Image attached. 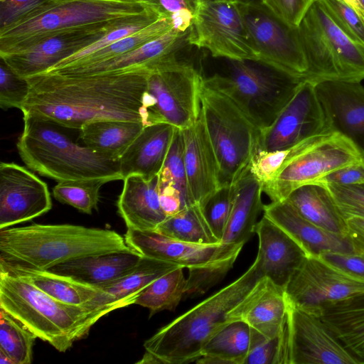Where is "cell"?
Here are the masks:
<instances>
[{"label":"cell","instance_id":"obj_17","mask_svg":"<svg viewBox=\"0 0 364 364\" xmlns=\"http://www.w3.org/2000/svg\"><path fill=\"white\" fill-rule=\"evenodd\" d=\"M47 184L13 162L0 164V230L30 221L50 210Z\"/></svg>","mask_w":364,"mask_h":364},{"label":"cell","instance_id":"obj_50","mask_svg":"<svg viewBox=\"0 0 364 364\" xmlns=\"http://www.w3.org/2000/svg\"><path fill=\"white\" fill-rule=\"evenodd\" d=\"M319 184L323 185L327 188L346 220L350 217L364 218V184L354 186Z\"/></svg>","mask_w":364,"mask_h":364},{"label":"cell","instance_id":"obj_26","mask_svg":"<svg viewBox=\"0 0 364 364\" xmlns=\"http://www.w3.org/2000/svg\"><path fill=\"white\" fill-rule=\"evenodd\" d=\"M182 131L188 188L199 203L220 188L218 162L200 113L193 125Z\"/></svg>","mask_w":364,"mask_h":364},{"label":"cell","instance_id":"obj_51","mask_svg":"<svg viewBox=\"0 0 364 364\" xmlns=\"http://www.w3.org/2000/svg\"><path fill=\"white\" fill-rule=\"evenodd\" d=\"M314 0H260L273 15L291 27H298Z\"/></svg>","mask_w":364,"mask_h":364},{"label":"cell","instance_id":"obj_35","mask_svg":"<svg viewBox=\"0 0 364 364\" xmlns=\"http://www.w3.org/2000/svg\"><path fill=\"white\" fill-rule=\"evenodd\" d=\"M178 267L181 266L142 256L129 272L100 288L112 301L127 307L134 304L139 294L154 281Z\"/></svg>","mask_w":364,"mask_h":364},{"label":"cell","instance_id":"obj_49","mask_svg":"<svg viewBox=\"0 0 364 364\" xmlns=\"http://www.w3.org/2000/svg\"><path fill=\"white\" fill-rule=\"evenodd\" d=\"M338 27L354 42L364 47V23L343 0H320Z\"/></svg>","mask_w":364,"mask_h":364},{"label":"cell","instance_id":"obj_36","mask_svg":"<svg viewBox=\"0 0 364 364\" xmlns=\"http://www.w3.org/2000/svg\"><path fill=\"white\" fill-rule=\"evenodd\" d=\"M168 237L188 243H220L208 225L199 203L193 204L167 217L156 229Z\"/></svg>","mask_w":364,"mask_h":364},{"label":"cell","instance_id":"obj_9","mask_svg":"<svg viewBox=\"0 0 364 364\" xmlns=\"http://www.w3.org/2000/svg\"><path fill=\"white\" fill-rule=\"evenodd\" d=\"M203 77L189 63L175 59L151 72L144 106L148 125L167 123L184 130L200 113Z\"/></svg>","mask_w":364,"mask_h":364},{"label":"cell","instance_id":"obj_21","mask_svg":"<svg viewBox=\"0 0 364 364\" xmlns=\"http://www.w3.org/2000/svg\"><path fill=\"white\" fill-rule=\"evenodd\" d=\"M318 99L331 128L353 141H364V87L341 80L316 82Z\"/></svg>","mask_w":364,"mask_h":364},{"label":"cell","instance_id":"obj_22","mask_svg":"<svg viewBox=\"0 0 364 364\" xmlns=\"http://www.w3.org/2000/svg\"><path fill=\"white\" fill-rule=\"evenodd\" d=\"M264 215L293 238L307 256L326 252H355L348 235L328 231L303 218L287 201L264 205Z\"/></svg>","mask_w":364,"mask_h":364},{"label":"cell","instance_id":"obj_2","mask_svg":"<svg viewBox=\"0 0 364 364\" xmlns=\"http://www.w3.org/2000/svg\"><path fill=\"white\" fill-rule=\"evenodd\" d=\"M264 276L255 259L232 282L159 328L144 343L139 364H183L197 361L208 341L232 321L230 312Z\"/></svg>","mask_w":364,"mask_h":364},{"label":"cell","instance_id":"obj_38","mask_svg":"<svg viewBox=\"0 0 364 364\" xmlns=\"http://www.w3.org/2000/svg\"><path fill=\"white\" fill-rule=\"evenodd\" d=\"M172 28L173 26L170 19L161 17L144 28L60 69L92 65L117 58L158 38Z\"/></svg>","mask_w":364,"mask_h":364},{"label":"cell","instance_id":"obj_53","mask_svg":"<svg viewBox=\"0 0 364 364\" xmlns=\"http://www.w3.org/2000/svg\"><path fill=\"white\" fill-rule=\"evenodd\" d=\"M318 257L346 274L364 281L363 255L355 252H326Z\"/></svg>","mask_w":364,"mask_h":364},{"label":"cell","instance_id":"obj_1","mask_svg":"<svg viewBox=\"0 0 364 364\" xmlns=\"http://www.w3.org/2000/svg\"><path fill=\"white\" fill-rule=\"evenodd\" d=\"M150 73L68 75L45 72L26 78L30 92L21 110L74 129L100 120L141 122L147 126L144 97Z\"/></svg>","mask_w":364,"mask_h":364},{"label":"cell","instance_id":"obj_30","mask_svg":"<svg viewBox=\"0 0 364 364\" xmlns=\"http://www.w3.org/2000/svg\"><path fill=\"white\" fill-rule=\"evenodd\" d=\"M141 257L136 252L88 256L58 264L48 270L100 287L129 272Z\"/></svg>","mask_w":364,"mask_h":364},{"label":"cell","instance_id":"obj_33","mask_svg":"<svg viewBox=\"0 0 364 364\" xmlns=\"http://www.w3.org/2000/svg\"><path fill=\"white\" fill-rule=\"evenodd\" d=\"M144 127L141 122L100 120L83 125L80 137L85 146L119 160Z\"/></svg>","mask_w":364,"mask_h":364},{"label":"cell","instance_id":"obj_34","mask_svg":"<svg viewBox=\"0 0 364 364\" xmlns=\"http://www.w3.org/2000/svg\"><path fill=\"white\" fill-rule=\"evenodd\" d=\"M252 328L242 320L228 323L204 346L200 364H245L250 350Z\"/></svg>","mask_w":364,"mask_h":364},{"label":"cell","instance_id":"obj_31","mask_svg":"<svg viewBox=\"0 0 364 364\" xmlns=\"http://www.w3.org/2000/svg\"><path fill=\"white\" fill-rule=\"evenodd\" d=\"M309 10L318 24L340 74V80H364V47L351 40L335 23L320 0Z\"/></svg>","mask_w":364,"mask_h":364},{"label":"cell","instance_id":"obj_11","mask_svg":"<svg viewBox=\"0 0 364 364\" xmlns=\"http://www.w3.org/2000/svg\"><path fill=\"white\" fill-rule=\"evenodd\" d=\"M188 43L208 50L215 58L257 62L243 17L241 0H203L195 16Z\"/></svg>","mask_w":364,"mask_h":364},{"label":"cell","instance_id":"obj_43","mask_svg":"<svg viewBox=\"0 0 364 364\" xmlns=\"http://www.w3.org/2000/svg\"><path fill=\"white\" fill-rule=\"evenodd\" d=\"M161 16L154 11L143 14L136 19L114 27L98 40L74 55L57 63L46 72L54 71L75 63L122 38L132 35L150 25Z\"/></svg>","mask_w":364,"mask_h":364},{"label":"cell","instance_id":"obj_55","mask_svg":"<svg viewBox=\"0 0 364 364\" xmlns=\"http://www.w3.org/2000/svg\"><path fill=\"white\" fill-rule=\"evenodd\" d=\"M159 200L161 208L167 217L191 205L188 203L181 193L171 184L159 183Z\"/></svg>","mask_w":364,"mask_h":364},{"label":"cell","instance_id":"obj_23","mask_svg":"<svg viewBox=\"0 0 364 364\" xmlns=\"http://www.w3.org/2000/svg\"><path fill=\"white\" fill-rule=\"evenodd\" d=\"M0 270L23 279L51 297L66 304L124 308L121 304L112 301L101 288L48 269L0 261Z\"/></svg>","mask_w":364,"mask_h":364},{"label":"cell","instance_id":"obj_13","mask_svg":"<svg viewBox=\"0 0 364 364\" xmlns=\"http://www.w3.org/2000/svg\"><path fill=\"white\" fill-rule=\"evenodd\" d=\"M334 131L318 99L316 82L303 79L274 122L260 131L259 149L272 151Z\"/></svg>","mask_w":364,"mask_h":364},{"label":"cell","instance_id":"obj_39","mask_svg":"<svg viewBox=\"0 0 364 364\" xmlns=\"http://www.w3.org/2000/svg\"><path fill=\"white\" fill-rule=\"evenodd\" d=\"M37 336L23 323L0 308V350L14 364H30Z\"/></svg>","mask_w":364,"mask_h":364},{"label":"cell","instance_id":"obj_25","mask_svg":"<svg viewBox=\"0 0 364 364\" xmlns=\"http://www.w3.org/2000/svg\"><path fill=\"white\" fill-rule=\"evenodd\" d=\"M123 181L117 207L127 229L156 230L167 218L159 200V173L150 178L132 174Z\"/></svg>","mask_w":364,"mask_h":364},{"label":"cell","instance_id":"obj_3","mask_svg":"<svg viewBox=\"0 0 364 364\" xmlns=\"http://www.w3.org/2000/svg\"><path fill=\"white\" fill-rule=\"evenodd\" d=\"M133 252L124 237L109 229L34 223L0 230V261L39 269L88 256Z\"/></svg>","mask_w":364,"mask_h":364},{"label":"cell","instance_id":"obj_54","mask_svg":"<svg viewBox=\"0 0 364 364\" xmlns=\"http://www.w3.org/2000/svg\"><path fill=\"white\" fill-rule=\"evenodd\" d=\"M318 183H334L341 186L364 184V161L336 170Z\"/></svg>","mask_w":364,"mask_h":364},{"label":"cell","instance_id":"obj_45","mask_svg":"<svg viewBox=\"0 0 364 364\" xmlns=\"http://www.w3.org/2000/svg\"><path fill=\"white\" fill-rule=\"evenodd\" d=\"M286 326L274 338H267L252 328L250 350L245 364H287Z\"/></svg>","mask_w":364,"mask_h":364},{"label":"cell","instance_id":"obj_32","mask_svg":"<svg viewBox=\"0 0 364 364\" xmlns=\"http://www.w3.org/2000/svg\"><path fill=\"white\" fill-rule=\"evenodd\" d=\"M285 200L307 220L328 231L348 235L347 220L323 185L300 187Z\"/></svg>","mask_w":364,"mask_h":364},{"label":"cell","instance_id":"obj_46","mask_svg":"<svg viewBox=\"0 0 364 364\" xmlns=\"http://www.w3.org/2000/svg\"><path fill=\"white\" fill-rule=\"evenodd\" d=\"M238 255L188 270L183 297L194 298L205 294L219 282L233 267Z\"/></svg>","mask_w":364,"mask_h":364},{"label":"cell","instance_id":"obj_27","mask_svg":"<svg viewBox=\"0 0 364 364\" xmlns=\"http://www.w3.org/2000/svg\"><path fill=\"white\" fill-rule=\"evenodd\" d=\"M177 129L167 123L145 126L119 159L123 179L132 174L146 178L159 174Z\"/></svg>","mask_w":364,"mask_h":364},{"label":"cell","instance_id":"obj_41","mask_svg":"<svg viewBox=\"0 0 364 364\" xmlns=\"http://www.w3.org/2000/svg\"><path fill=\"white\" fill-rule=\"evenodd\" d=\"M184 147L183 131L177 129L159 173V183L172 185L181 193L189 205H193L196 203L193 200L188 188Z\"/></svg>","mask_w":364,"mask_h":364},{"label":"cell","instance_id":"obj_47","mask_svg":"<svg viewBox=\"0 0 364 364\" xmlns=\"http://www.w3.org/2000/svg\"><path fill=\"white\" fill-rule=\"evenodd\" d=\"M161 16L170 19L173 28L181 32L190 30L203 0H139Z\"/></svg>","mask_w":364,"mask_h":364},{"label":"cell","instance_id":"obj_12","mask_svg":"<svg viewBox=\"0 0 364 364\" xmlns=\"http://www.w3.org/2000/svg\"><path fill=\"white\" fill-rule=\"evenodd\" d=\"M241 8L257 62L305 78L308 65L297 27H291L261 3L241 0Z\"/></svg>","mask_w":364,"mask_h":364},{"label":"cell","instance_id":"obj_60","mask_svg":"<svg viewBox=\"0 0 364 364\" xmlns=\"http://www.w3.org/2000/svg\"><path fill=\"white\" fill-rule=\"evenodd\" d=\"M360 150H361V152H362V155H363V161H364V149H363L362 147H360Z\"/></svg>","mask_w":364,"mask_h":364},{"label":"cell","instance_id":"obj_37","mask_svg":"<svg viewBox=\"0 0 364 364\" xmlns=\"http://www.w3.org/2000/svg\"><path fill=\"white\" fill-rule=\"evenodd\" d=\"M183 269L178 267L154 281L139 294L134 304L148 309L149 317L164 310L173 311L186 291Z\"/></svg>","mask_w":364,"mask_h":364},{"label":"cell","instance_id":"obj_24","mask_svg":"<svg viewBox=\"0 0 364 364\" xmlns=\"http://www.w3.org/2000/svg\"><path fill=\"white\" fill-rule=\"evenodd\" d=\"M284 289L261 278L249 294L230 312L232 321L242 320L267 338L279 336L288 316Z\"/></svg>","mask_w":364,"mask_h":364},{"label":"cell","instance_id":"obj_20","mask_svg":"<svg viewBox=\"0 0 364 364\" xmlns=\"http://www.w3.org/2000/svg\"><path fill=\"white\" fill-rule=\"evenodd\" d=\"M256 260L264 277L284 289L294 272L307 257L300 245L264 215L257 222Z\"/></svg>","mask_w":364,"mask_h":364},{"label":"cell","instance_id":"obj_29","mask_svg":"<svg viewBox=\"0 0 364 364\" xmlns=\"http://www.w3.org/2000/svg\"><path fill=\"white\" fill-rule=\"evenodd\" d=\"M231 213L221 243L244 245L255 232L257 218L263 211L262 184L249 171L236 183Z\"/></svg>","mask_w":364,"mask_h":364},{"label":"cell","instance_id":"obj_18","mask_svg":"<svg viewBox=\"0 0 364 364\" xmlns=\"http://www.w3.org/2000/svg\"><path fill=\"white\" fill-rule=\"evenodd\" d=\"M127 244L141 255L178 264L188 270L238 255L243 245H199L168 237L156 231L127 229Z\"/></svg>","mask_w":364,"mask_h":364},{"label":"cell","instance_id":"obj_40","mask_svg":"<svg viewBox=\"0 0 364 364\" xmlns=\"http://www.w3.org/2000/svg\"><path fill=\"white\" fill-rule=\"evenodd\" d=\"M332 132L312 136L285 149L272 151L258 150L252 161L250 171L262 185L269 183L297 155Z\"/></svg>","mask_w":364,"mask_h":364},{"label":"cell","instance_id":"obj_7","mask_svg":"<svg viewBox=\"0 0 364 364\" xmlns=\"http://www.w3.org/2000/svg\"><path fill=\"white\" fill-rule=\"evenodd\" d=\"M200 116L218 166L219 186H232L250 171L260 130L224 95L203 85Z\"/></svg>","mask_w":364,"mask_h":364},{"label":"cell","instance_id":"obj_14","mask_svg":"<svg viewBox=\"0 0 364 364\" xmlns=\"http://www.w3.org/2000/svg\"><path fill=\"white\" fill-rule=\"evenodd\" d=\"M284 291L289 304L313 313L324 304L364 292V281L318 257L307 256L290 278Z\"/></svg>","mask_w":364,"mask_h":364},{"label":"cell","instance_id":"obj_42","mask_svg":"<svg viewBox=\"0 0 364 364\" xmlns=\"http://www.w3.org/2000/svg\"><path fill=\"white\" fill-rule=\"evenodd\" d=\"M104 181L58 182L53 189L54 198L81 213L90 215L97 209L100 188Z\"/></svg>","mask_w":364,"mask_h":364},{"label":"cell","instance_id":"obj_6","mask_svg":"<svg viewBox=\"0 0 364 364\" xmlns=\"http://www.w3.org/2000/svg\"><path fill=\"white\" fill-rule=\"evenodd\" d=\"M154 11L141 1L51 0L17 23L0 31V54L26 48L65 31L129 18Z\"/></svg>","mask_w":364,"mask_h":364},{"label":"cell","instance_id":"obj_5","mask_svg":"<svg viewBox=\"0 0 364 364\" xmlns=\"http://www.w3.org/2000/svg\"><path fill=\"white\" fill-rule=\"evenodd\" d=\"M23 122L16 147L31 170L58 182L123 180L119 160L75 143L51 122L28 114Z\"/></svg>","mask_w":364,"mask_h":364},{"label":"cell","instance_id":"obj_61","mask_svg":"<svg viewBox=\"0 0 364 364\" xmlns=\"http://www.w3.org/2000/svg\"><path fill=\"white\" fill-rule=\"evenodd\" d=\"M121 1H139V0H121Z\"/></svg>","mask_w":364,"mask_h":364},{"label":"cell","instance_id":"obj_59","mask_svg":"<svg viewBox=\"0 0 364 364\" xmlns=\"http://www.w3.org/2000/svg\"><path fill=\"white\" fill-rule=\"evenodd\" d=\"M357 1L360 6L359 16L361 17V18L364 23V0H357Z\"/></svg>","mask_w":364,"mask_h":364},{"label":"cell","instance_id":"obj_16","mask_svg":"<svg viewBox=\"0 0 364 364\" xmlns=\"http://www.w3.org/2000/svg\"><path fill=\"white\" fill-rule=\"evenodd\" d=\"M141 15L56 33L23 50L0 54V58L18 75L28 78L48 71L57 63L98 40L110 29Z\"/></svg>","mask_w":364,"mask_h":364},{"label":"cell","instance_id":"obj_52","mask_svg":"<svg viewBox=\"0 0 364 364\" xmlns=\"http://www.w3.org/2000/svg\"><path fill=\"white\" fill-rule=\"evenodd\" d=\"M51 0H0V31L24 19Z\"/></svg>","mask_w":364,"mask_h":364},{"label":"cell","instance_id":"obj_58","mask_svg":"<svg viewBox=\"0 0 364 364\" xmlns=\"http://www.w3.org/2000/svg\"><path fill=\"white\" fill-rule=\"evenodd\" d=\"M345 1L348 4H349L350 6H352L355 11L359 14L360 12V6L357 1V0H343Z\"/></svg>","mask_w":364,"mask_h":364},{"label":"cell","instance_id":"obj_28","mask_svg":"<svg viewBox=\"0 0 364 364\" xmlns=\"http://www.w3.org/2000/svg\"><path fill=\"white\" fill-rule=\"evenodd\" d=\"M316 314L358 360L364 363V292L324 304Z\"/></svg>","mask_w":364,"mask_h":364},{"label":"cell","instance_id":"obj_48","mask_svg":"<svg viewBox=\"0 0 364 364\" xmlns=\"http://www.w3.org/2000/svg\"><path fill=\"white\" fill-rule=\"evenodd\" d=\"M30 83L26 78L15 73L0 58V107L4 110L21 109L30 92Z\"/></svg>","mask_w":364,"mask_h":364},{"label":"cell","instance_id":"obj_56","mask_svg":"<svg viewBox=\"0 0 364 364\" xmlns=\"http://www.w3.org/2000/svg\"><path fill=\"white\" fill-rule=\"evenodd\" d=\"M348 235L354 252L364 255V218L350 217L347 220Z\"/></svg>","mask_w":364,"mask_h":364},{"label":"cell","instance_id":"obj_19","mask_svg":"<svg viewBox=\"0 0 364 364\" xmlns=\"http://www.w3.org/2000/svg\"><path fill=\"white\" fill-rule=\"evenodd\" d=\"M191 29L181 32L172 28L158 38L117 58L95 64L69 67L48 73L90 75L139 70L152 72L166 63L177 59L176 53L188 43Z\"/></svg>","mask_w":364,"mask_h":364},{"label":"cell","instance_id":"obj_57","mask_svg":"<svg viewBox=\"0 0 364 364\" xmlns=\"http://www.w3.org/2000/svg\"><path fill=\"white\" fill-rule=\"evenodd\" d=\"M0 364H14V363L7 355L0 350Z\"/></svg>","mask_w":364,"mask_h":364},{"label":"cell","instance_id":"obj_44","mask_svg":"<svg viewBox=\"0 0 364 364\" xmlns=\"http://www.w3.org/2000/svg\"><path fill=\"white\" fill-rule=\"evenodd\" d=\"M235 192V184L221 186L199 203L210 228L220 242L231 213Z\"/></svg>","mask_w":364,"mask_h":364},{"label":"cell","instance_id":"obj_4","mask_svg":"<svg viewBox=\"0 0 364 364\" xmlns=\"http://www.w3.org/2000/svg\"><path fill=\"white\" fill-rule=\"evenodd\" d=\"M0 308L23 323L37 338L64 353L85 338L115 306H77L60 301L31 284L0 270Z\"/></svg>","mask_w":364,"mask_h":364},{"label":"cell","instance_id":"obj_15","mask_svg":"<svg viewBox=\"0 0 364 364\" xmlns=\"http://www.w3.org/2000/svg\"><path fill=\"white\" fill-rule=\"evenodd\" d=\"M286 335L287 364H359L316 314L289 303Z\"/></svg>","mask_w":364,"mask_h":364},{"label":"cell","instance_id":"obj_8","mask_svg":"<svg viewBox=\"0 0 364 364\" xmlns=\"http://www.w3.org/2000/svg\"><path fill=\"white\" fill-rule=\"evenodd\" d=\"M232 62L228 74L203 77V85L229 98L261 131L274 122L304 78L248 60Z\"/></svg>","mask_w":364,"mask_h":364},{"label":"cell","instance_id":"obj_10","mask_svg":"<svg viewBox=\"0 0 364 364\" xmlns=\"http://www.w3.org/2000/svg\"><path fill=\"white\" fill-rule=\"evenodd\" d=\"M363 161L360 146L333 131L291 160L271 181L262 185L271 202L285 200L297 188L319 183L332 172Z\"/></svg>","mask_w":364,"mask_h":364}]
</instances>
